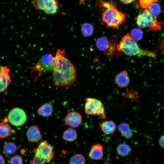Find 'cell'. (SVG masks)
Returning <instances> with one entry per match:
<instances>
[{
	"mask_svg": "<svg viewBox=\"0 0 164 164\" xmlns=\"http://www.w3.org/2000/svg\"><path fill=\"white\" fill-rule=\"evenodd\" d=\"M119 132L125 138L129 139L133 136V132L130 124L125 121L120 123L117 127Z\"/></svg>",
	"mask_w": 164,
	"mask_h": 164,
	"instance_id": "obj_17",
	"label": "cell"
},
{
	"mask_svg": "<svg viewBox=\"0 0 164 164\" xmlns=\"http://www.w3.org/2000/svg\"><path fill=\"white\" fill-rule=\"evenodd\" d=\"M131 38L136 42L141 40L143 36V32L140 29L135 28L132 29L129 33Z\"/></svg>",
	"mask_w": 164,
	"mask_h": 164,
	"instance_id": "obj_28",
	"label": "cell"
},
{
	"mask_svg": "<svg viewBox=\"0 0 164 164\" xmlns=\"http://www.w3.org/2000/svg\"><path fill=\"white\" fill-rule=\"evenodd\" d=\"M77 134L75 130L69 128L64 131L63 133L62 138L65 141L73 142L77 139Z\"/></svg>",
	"mask_w": 164,
	"mask_h": 164,
	"instance_id": "obj_20",
	"label": "cell"
},
{
	"mask_svg": "<svg viewBox=\"0 0 164 164\" xmlns=\"http://www.w3.org/2000/svg\"><path fill=\"white\" fill-rule=\"evenodd\" d=\"M77 70L60 72L53 70L52 81L56 87H68L72 86L77 79Z\"/></svg>",
	"mask_w": 164,
	"mask_h": 164,
	"instance_id": "obj_3",
	"label": "cell"
},
{
	"mask_svg": "<svg viewBox=\"0 0 164 164\" xmlns=\"http://www.w3.org/2000/svg\"><path fill=\"white\" fill-rule=\"evenodd\" d=\"M53 70L60 72L77 70L72 62L65 56V53L58 49L53 61Z\"/></svg>",
	"mask_w": 164,
	"mask_h": 164,
	"instance_id": "obj_6",
	"label": "cell"
},
{
	"mask_svg": "<svg viewBox=\"0 0 164 164\" xmlns=\"http://www.w3.org/2000/svg\"><path fill=\"white\" fill-rule=\"evenodd\" d=\"M110 44V40L105 36L98 38L96 42V46L100 51L105 52L108 49Z\"/></svg>",
	"mask_w": 164,
	"mask_h": 164,
	"instance_id": "obj_19",
	"label": "cell"
},
{
	"mask_svg": "<svg viewBox=\"0 0 164 164\" xmlns=\"http://www.w3.org/2000/svg\"><path fill=\"white\" fill-rule=\"evenodd\" d=\"M95 7L101 12L102 21L108 27H117L126 18V14L119 11L114 3L97 0Z\"/></svg>",
	"mask_w": 164,
	"mask_h": 164,
	"instance_id": "obj_1",
	"label": "cell"
},
{
	"mask_svg": "<svg viewBox=\"0 0 164 164\" xmlns=\"http://www.w3.org/2000/svg\"><path fill=\"white\" fill-rule=\"evenodd\" d=\"M12 134L11 127L7 122L2 121L0 123V138H7Z\"/></svg>",
	"mask_w": 164,
	"mask_h": 164,
	"instance_id": "obj_21",
	"label": "cell"
},
{
	"mask_svg": "<svg viewBox=\"0 0 164 164\" xmlns=\"http://www.w3.org/2000/svg\"><path fill=\"white\" fill-rule=\"evenodd\" d=\"M4 153L8 155H12L15 154L17 149L16 145L14 143L9 142L5 144L3 146Z\"/></svg>",
	"mask_w": 164,
	"mask_h": 164,
	"instance_id": "obj_24",
	"label": "cell"
},
{
	"mask_svg": "<svg viewBox=\"0 0 164 164\" xmlns=\"http://www.w3.org/2000/svg\"><path fill=\"white\" fill-rule=\"evenodd\" d=\"M23 162L22 157L19 155H15L12 157L10 160V164H22Z\"/></svg>",
	"mask_w": 164,
	"mask_h": 164,
	"instance_id": "obj_30",
	"label": "cell"
},
{
	"mask_svg": "<svg viewBox=\"0 0 164 164\" xmlns=\"http://www.w3.org/2000/svg\"><path fill=\"white\" fill-rule=\"evenodd\" d=\"M10 72V69L6 66L0 67V93L5 92L11 83Z\"/></svg>",
	"mask_w": 164,
	"mask_h": 164,
	"instance_id": "obj_10",
	"label": "cell"
},
{
	"mask_svg": "<svg viewBox=\"0 0 164 164\" xmlns=\"http://www.w3.org/2000/svg\"><path fill=\"white\" fill-rule=\"evenodd\" d=\"M47 162L44 158L35 154L33 159L30 161L32 164H43Z\"/></svg>",
	"mask_w": 164,
	"mask_h": 164,
	"instance_id": "obj_29",
	"label": "cell"
},
{
	"mask_svg": "<svg viewBox=\"0 0 164 164\" xmlns=\"http://www.w3.org/2000/svg\"><path fill=\"white\" fill-rule=\"evenodd\" d=\"M63 121L65 124L72 128H76L81 123L82 116L77 111H71L67 114Z\"/></svg>",
	"mask_w": 164,
	"mask_h": 164,
	"instance_id": "obj_11",
	"label": "cell"
},
{
	"mask_svg": "<svg viewBox=\"0 0 164 164\" xmlns=\"http://www.w3.org/2000/svg\"><path fill=\"white\" fill-rule=\"evenodd\" d=\"M123 3L125 4H130L131 2H133L135 0H119Z\"/></svg>",
	"mask_w": 164,
	"mask_h": 164,
	"instance_id": "obj_33",
	"label": "cell"
},
{
	"mask_svg": "<svg viewBox=\"0 0 164 164\" xmlns=\"http://www.w3.org/2000/svg\"><path fill=\"white\" fill-rule=\"evenodd\" d=\"M104 147L100 143L92 145L90 149L89 158L91 161L98 160L102 159L104 156Z\"/></svg>",
	"mask_w": 164,
	"mask_h": 164,
	"instance_id": "obj_12",
	"label": "cell"
},
{
	"mask_svg": "<svg viewBox=\"0 0 164 164\" xmlns=\"http://www.w3.org/2000/svg\"><path fill=\"white\" fill-rule=\"evenodd\" d=\"M26 136L28 141L32 143L37 142L42 138L39 128L36 125L29 128L26 132Z\"/></svg>",
	"mask_w": 164,
	"mask_h": 164,
	"instance_id": "obj_13",
	"label": "cell"
},
{
	"mask_svg": "<svg viewBox=\"0 0 164 164\" xmlns=\"http://www.w3.org/2000/svg\"><path fill=\"white\" fill-rule=\"evenodd\" d=\"M117 50L128 56H142L151 57L155 60L157 54L154 51H150L140 48L136 42L133 40L129 33L124 36L117 44Z\"/></svg>",
	"mask_w": 164,
	"mask_h": 164,
	"instance_id": "obj_2",
	"label": "cell"
},
{
	"mask_svg": "<svg viewBox=\"0 0 164 164\" xmlns=\"http://www.w3.org/2000/svg\"><path fill=\"white\" fill-rule=\"evenodd\" d=\"M117 38L114 37L111 38L109 47L105 52L107 57L111 59L113 57L115 51H117Z\"/></svg>",
	"mask_w": 164,
	"mask_h": 164,
	"instance_id": "obj_23",
	"label": "cell"
},
{
	"mask_svg": "<svg viewBox=\"0 0 164 164\" xmlns=\"http://www.w3.org/2000/svg\"><path fill=\"white\" fill-rule=\"evenodd\" d=\"M32 152L45 159L47 162L51 160L54 155L53 147L46 141L42 142Z\"/></svg>",
	"mask_w": 164,
	"mask_h": 164,
	"instance_id": "obj_9",
	"label": "cell"
},
{
	"mask_svg": "<svg viewBox=\"0 0 164 164\" xmlns=\"http://www.w3.org/2000/svg\"><path fill=\"white\" fill-rule=\"evenodd\" d=\"M81 29L82 35L84 37L91 36L94 31L93 25L87 22L84 23L82 25Z\"/></svg>",
	"mask_w": 164,
	"mask_h": 164,
	"instance_id": "obj_25",
	"label": "cell"
},
{
	"mask_svg": "<svg viewBox=\"0 0 164 164\" xmlns=\"http://www.w3.org/2000/svg\"><path fill=\"white\" fill-rule=\"evenodd\" d=\"M8 122L12 125L20 126L24 125L27 119L25 111L19 108H15L9 113L7 117Z\"/></svg>",
	"mask_w": 164,
	"mask_h": 164,
	"instance_id": "obj_8",
	"label": "cell"
},
{
	"mask_svg": "<svg viewBox=\"0 0 164 164\" xmlns=\"http://www.w3.org/2000/svg\"><path fill=\"white\" fill-rule=\"evenodd\" d=\"M157 1V0H139V2L141 8L147 9L151 3Z\"/></svg>",
	"mask_w": 164,
	"mask_h": 164,
	"instance_id": "obj_31",
	"label": "cell"
},
{
	"mask_svg": "<svg viewBox=\"0 0 164 164\" xmlns=\"http://www.w3.org/2000/svg\"><path fill=\"white\" fill-rule=\"evenodd\" d=\"M53 107L52 104L50 103H46L38 109V114L42 117H48L50 116L53 113Z\"/></svg>",
	"mask_w": 164,
	"mask_h": 164,
	"instance_id": "obj_18",
	"label": "cell"
},
{
	"mask_svg": "<svg viewBox=\"0 0 164 164\" xmlns=\"http://www.w3.org/2000/svg\"><path fill=\"white\" fill-rule=\"evenodd\" d=\"M102 132L105 134L112 135L117 128L115 123L112 120H107L103 121L100 125Z\"/></svg>",
	"mask_w": 164,
	"mask_h": 164,
	"instance_id": "obj_16",
	"label": "cell"
},
{
	"mask_svg": "<svg viewBox=\"0 0 164 164\" xmlns=\"http://www.w3.org/2000/svg\"><path fill=\"white\" fill-rule=\"evenodd\" d=\"M84 156L81 154H77L71 156L69 159L70 164H84L86 163Z\"/></svg>",
	"mask_w": 164,
	"mask_h": 164,
	"instance_id": "obj_27",
	"label": "cell"
},
{
	"mask_svg": "<svg viewBox=\"0 0 164 164\" xmlns=\"http://www.w3.org/2000/svg\"><path fill=\"white\" fill-rule=\"evenodd\" d=\"M132 151L130 146L128 144L121 143L117 147L116 151L117 154L120 156L125 157L128 155Z\"/></svg>",
	"mask_w": 164,
	"mask_h": 164,
	"instance_id": "obj_22",
	"label": "cell"
},
{
	"mask_svg": "<svg viewBox=\"0 0 164 164\" xmlns=\"http://www.w3.org/2000/svg\"><path fill=\"white\" fill-rule=\"evenodd\" d=\"M147 9L150 15L153 17L158 16L161 11L160 5L155 2L151 3Z\"/></svg>",
	"mask_w": 164,
	"mask_h": 164,
	"instance_id": "obj_26",
	"label": "cell"
},
{
	"mask_svg": "<svg viewBox=\"0 0 164 164\" xmlns=\"http://www.w3.org/2000/svg\"><path fill=\"white\" fill-rule=\"evenodd\" d=\"M158 142L161 148L164 149V134L161 135L159 137Z\"/></svg>",
	"mask_w": 164,
	"mask_h": 164,
	"instance_id": "obj_32",
	"label": "cell"
},
{
	"mask_svg": "<svg viewBox=\"0 0 164 164\" xmlns=\"http://www.w3.org/2000/svg\"><path fill=\"white\" fill-rule=\"evenodd\" d=\"M34 8L48 15H54L60 11L59 4L56 0H32Z\"/></svg>",
	"mask_w": 164,
	"mask_h": 164,
	"instance_id": "obj_7",
	"label": "cell"
},
{
	"mask_svg": "<svg viewBox=\"0 0 164 164\" xmlns=\"http://www.w3.org/2000/svg\"><path fill=\"white\" fill-rule=\"evenodd\" d=\"M53 59L54 57L50 53L45 54L42 56L39 62L44 70H53Z\"/></svg>",
	"mask_w": 164,
	"mask_h": 164,
	"instance_id": "obj_15",
	"label": "cell"
},
{
	"mask_svg": "<svg viewBox=\"0 0 164 164\" xmlns=\"http://www.w3.org/2000/svg\"><path fill=\"white\" fill-rule=\"evenodd\" d=\"M114 81L117 86L121 88L127 87L130 81L128 73L125 70H123L118 74L114 78Z\"/></svg>",
	"mask_w": 164,
	"mask_h": 164,
	"instance_id": "obj_14",
	"label": "cell"
},
{
	"mask_svg": "<svg viewBox=\"0 0 164 164\" xmlns=\"http://www.w3.org/2000/svg\"><path fill=\"white\" fill-rule=\"evenodd\" d=\"M84 101V112L86 114L97 115L102 119H105L104 107L100 100L96 98L87 97Z\"/></svg>",
	"mask_w": 164,
	"mask_h": 164,
	"instance_id": "obj_5",
	"label": "cell"
},
{
	"mask_svg": "<svg viewBox=\"0 0 164 164\" xmlns=\"http://www.w3.org/2000/svg\"><path fill=\"white\" fill-rule=\"evenodd\" d=\"M5 163V161L3 156L0 154V164Z\"/></svg>",
	"mask_w": 164,
	"mask_h": 164,
	"instance_id": "obj_34",
	"label": "cell"
},
{
	"mask_svg": "<svg viewBox=\"0 0 164 164\" xmlns=\"http://www.w3.org/2000/svg\"><path fill=\"white\" fill-rule=\"evenodd\" d=\"M136 24L141 28L148 27L151 30L157 31L161 27L162 22L158 21L150 14L147 9H145L144 11L139 14L137 17Z\"/></svg>",
	"mask_w": 164,
	"mask_h": 164,
	"instance_id": "obj_4",
	"label": "cell"
}]
</instances>
